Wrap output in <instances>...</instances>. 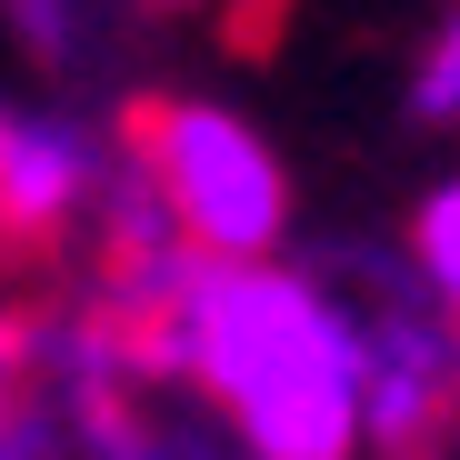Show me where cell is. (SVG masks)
Returning a JSON list of instances; mask_svg holds the SVG:
<instances>
[{"instance_id": "1", "label": "cell", "mask_w": 460, "mask_h": 460, "mask_svg": "<svg viewBox=\"0 0 460 460\" xmlns=\"http://www.w3.org/2000/svg\"><path fill=\"white\" fill-rule=\"evenodd\" d=\"M140 360L190 380L261 460H370V350L321 270L190 261Z\"/></svg>"}, {"instance_id": "2", "label": "cell", "mask_w": 460, "mask_h": 460, "mask_svg": "<svg viewBox=\"0 0 460 460\" xmlns=\"http://www.w3.org/2000/svg\"><path fill=\"white\" fill-rule=\"evenodd\" d=\"M111 150L130 190L161 210V230L200 261H280L290 241V161L251 111H230L210 91H140L111 120Z\"/></svg>"}, {"instance_id": "3", "label": "cell", "mask_w": 460, "mask_h": 460, "mask_svg": "<svg viewBox=\"0 0 460 460\" xmlns=\"http://www.w3.org/2000/svg\"><path fill=\"white\" fill-rule=\"evenodd\" d=\"M120 200V150L70 101H31L0 81V270L60 290L91 261L101 220Z\"/></svg>"}, {"instance_id": "4", "label": "cell", "mask_w": 460, "mask_h": 460, "mask_svg": "<svg viewBox=\"0 0 460 460\" xmlns=\"http://www.w3.org/2000/svg\"><path fill=\"white\" fill-rule=\"evenodd\" d=\"M81 460H261V450L230 430L190 380L150 370V360L120 341L111 370H101V391H91V440H81Z\"/></svg>"}, {"instance_id": "5", "label": "cell", "mask_w": 460, "mask_h": 460, "mask_svg": "<svg viewBox=\"0 0 460 460\" xmlns=\"http://www.w3.org/2000/svg\"><path fill=\"white\" fill-rule=\"evenodd\" d=\"M401 251H411V270L430 280V300H440V311H450V331H460V171L420 190L411 241H401Z\"/></svg>"}, {"instance_id": "6", "label": "cell", "mask_w": 460, "mask_h": 460, "mask_svg": "<svg viewBox=\"0 0 460 460\" xmlns=\"http://www.w3.org/2000/svg\"><path fill=\"white\" fill-rule=\"evenodd\" d=\"M411 120L420 130H450L460 120V0H440L420 50H411Z\"/></svg>"}]
</instances>
